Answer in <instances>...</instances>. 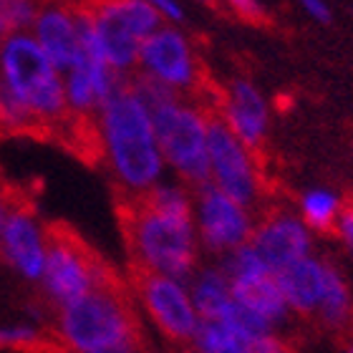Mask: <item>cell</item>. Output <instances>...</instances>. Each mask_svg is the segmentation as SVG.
<instances>
[{"label": "cell", "mask_w": 353, "mask_h": 353, "mask_svg": "<svg viewBox=\"0 0 353 353\" xmlns=\"http://www.w3.org/2000/svg\"><path fill=\"white\" fill-rule=\"evenodd\" d=\"M194 205H192V217H194V230L202 248L210 252L228 255L240 245H245L252 235V214L248 207L222 194L214 184H202L194 190Z\"/></svg>", "instance_id": "cell-9"}, {"label": "cell", "mask_w": 353, "mask_h": 353, "mask_svg": "<svg viewBox=\"0 0 353 353\" xmlns=\"http://www.w3.org/2000/svg\"><path fill=\"white\" fill-rule=\"evenodd\" d=\"M33 38L63 76L79 56V18L66 3H43L33 23Z\"/></svg>", "instance_id": "cell-14"}, {"label": "cell", "mask_w": 353, "mask_h": 353, "mask_svg": "<svg viewBox=\"0 0 353 353\" xmlns=\"http://www.w3.org/2000/svg\"><path fill=\"white\" fill-rule=\"evenodd\" d=\"M41 343V331L33 325L0 328V348H30Z\"/></svg>", "instance_id": "cell-24"}, {"label": "cell", "mask_w": 353, "mask_h": 353, "mask_svg": "<svg viewBox=\"0 0 353 353\" xmlns=\"http://www.w3.org/2000/svg\"><path fill=\"white\" fill-rule=\"evenodd\" d=\"M111 275L76 237L53 232L46 237V265L41 283L46 295L59 308L91 293L96 285L109 283Z\"/></svg>", "instance_id": "cell-7"}, {"label": "cell", "mask_w": 353, "mask_h": 353, "mask_svg": "<svg viewBox=\"0 0 353 353\" xmlns=\"http://www.w3.org/2000/svg\"><path fill=\"white\" fill-rule=\"evenodd\" d=\"M0 250L23 278L41 280L46 265V235L26 210H10L0 235Z\"/></svg>", "instance_id": "cell-15"}, {"label": "cell", "mask_w": 353, "mask_h": 353, "mask_svg": "<svg viewBox=\"0 0 353 353\" xmlns=\"http://www.w3.org/2000/svg\"><path fill=\"white\" fill-rule=\"evenodd\" d=\"M202 3H210V0H202Z\"/></svg>", "instance_id": "cell-34"}, {"label": "cell", "mask_w": 353, "mask_h": 353, "mask_svg": "<svg viewBox=\"0 0 353 353\" xmlns=\"http://www.w3.org/2000/svg\"><path fill=\"white\" fill-rule=\"evenodd\" d=\"M248 351L250 353H290L285 343H283L278 336H272V333L250 341V343H248Z\"/></svg>", "instance_id": "cell-28"}, {"label": "cell", "mask_w": 353, "mask_h": 353, "mask_svg": "<svg viewBox=\"0 0 353 353\" xmlns=\"http://www.w3.org/2000/svg\"><path fill=\"white\" fill-rule=\"evenodd\" d=\"M0 79L28 106L38 126L61 124L68 117L63 76L30 33L3 38Z\"/></svg>", "instance_id": "cell-4"}, {"label": "cell", "mask_w": 353, "mask_h": 353, "mask_svg": "<svg viewBox=\"0 0 353 353\" xmlns=\"http://www.w3.org/2000/svg\"><path fill=\"white\" fill-rule=\"evenodd\" d=\"M157 144L164 164L194 190L210 182L207 159V117L205 111L179 96L152 111Z\"/></svg>", "instance_id": "cell-5"}, {"label": "cell", "mask_w": 353, "mask_h": 353, "mask_svg": "<svg viewBox=\"0 0 353 353\" xmlns=\"http://www.w3.org/2000/svg\"><path fill=\"white\" fill-rule=\"evenodd\" d=\"M141 74L164 83L167 88L184 94L199 83V63L182 30L162 26L141 43L139 63Z\"/></svg>", "instance_id": "cell-11"}, {"label": "cell", "mask_w": 353, "mask_h": 353, "mask_svg": "<svg viewBox=\"0 0 353 353\" xmlns=\"http://www.w3.org/2000/svg\"><path fill=\"white\" fill-rule=\"evenodd\" d=\"M99 141L111 174L129 194L141 197L162 182L164 159L157 144L152 111L144 106L129 81L99 106Z\"/></svg>", "instance_id": "cell-1"}, {"label": "cell", "mask_w": 353, "mask_h": 353, "mask_svg": "<svg viewBox=\"0 0 353 353\" xmlns=\"http://www.w3.org/2000/svg\"><path fill=\"white\" fill-rule=\"evenodd\" d=\"M192 348L199 353H250L248 351V341L235 336L228 325L217 323V321H202L199 323Z\"/></svg>", "instance_id": "cell-21"}, {"label": "cell", "mask_w": 353, "mask_h": 353, "mask_svg": "<svg viewBox=\"0 0 353 353\" xmlns=\"http://www.w3.org/2000/svg\"><path fill=\"white\" fill-rule=\"evenodd\" d=\"M179 353H199V351H194V348H184V351H179Z\"/></svg>", "instance_id": "cell-32"}, {"label": "cell", "mask_w": 353, "mask_h": 353, "mask_svg": "<svg viewBox=\"0 0 353 353\" xmlns=\"http://www.w3.org/2000/svg\"><path fill=\"white\" fill-rule=\"evenodd\" d=\"M321 321L331 328H343L351 321L353 313V301L351 290H348L346 278L341 275L336 265L325 263V283H323V295H321V305L316 310Z\"/></svg>", "instance_id": "cell-19"}, {"label": "cell", "mask_w": 353, "mask_h": 353, "mask_svg": "<svg viewBox=\"0 0 353 353\" xmlns=\"http://www.w3.org/2000/svg\"><path fill=\"white\" fill-rule=\"evenodd\" d=\"M303 10L318 23H331V8L325 6V0H301Z\"/></svg>", "instance_id": "cell-29"}, {"label": "cell", "mask_w": 353, "mask_h": 353, "mask_svg": "<svg viewBox=\"0 0 353 353\" xmlns=\"http://www.w3.org/2000/svg\"><path fill=\"white\" fill-rule=\"evenodd\" d=\"M96 353H137V348H109V351H96Z\"/></svg>", "instance_id": "cell-31"}, {"label": "cell", "mask_w": 353, "mask_h": 353, "mask_svg": "<svg viewBox=\"0 0 353 353\" xmlns=\"http://www.w3.org/2000/svg\"><path fill=\"white\" fill-rule=\"evenodd\" d=\"M220 119L245 147L255 152L265 141L268 124H270V111H268V103L258 88L245 79H235L222 99Z\"/></svg>", "instance_id": "cell-13"}, {"label": "cell", "mask_w": 353, "mask_h": 353, "mask_svg": "<svg viewBox=\"0 0 353 353\" xmlns=\"http://www.w3.org/2000/svg\"><path fill=\"white\" fill-rule=\"evenodd\" d=\"M228 6L240 18H245V21H252V23L265 21V8L260 6V0H228Z\"/></svg>", "instance_id": "cell-26"}, {"label": "cell", "mask_w": 353, "mask_h": 353, "mask_svg": "<svg viewBox=\"0 0 353 353\" xmlns=\"http://www.w3.org/2000/svg\"><path fill=\"white\" fill-rule=\"evenodd\" d=\"M129 243L139 270L167 275L190 285L199 243L192 214L159 212L137 197L129 214Z\"/></svg>", "instance_id": "cell-3"}, {"label": "cell", "mask_w": 353, "mask_h": 353, "mask_svg": "<svg viewBox=\"0 0 353 353\" xmlns=\"http://www.w3.org/2000/svg\"><path fill=\"white\" fill-rule=\"evenodd\" d=\"M41 6V0H0V38L28 33Z\"/></svg>", "instance_id": "cell-22"}, {"label": "cell", "mask_w": 353, "mask_h": 353, "mask_svg": "<svg viewBox=\"0 0 353 353\" xmlns=\"http://www.w3.org/2000/svg\"><path fill=\"white\" fill-rule=\"evenodd\" d=\"M0 129H8V132H33V129H38L36 117L6 86L3 79H0Z\"/></svg>", "instance_id": "cell-23"}, {"label": "cell", "mask_w": 353, "mask_h": 353, "mask_svg": "<svg viewBox=\"0 0 353 353\" xmlns=\"http://www.w3.org/2000/svg\"><path fill=\"white\" fill-rule=\"evenodd\" d=\"M207 159L210 184L248 210L258 202L260 174L252 152L230 132L220 117H210L207 121Z\"/></svg>", "instance_id": "cell-8"}, {"label": "cell", "mask_w": 353, "mask_h": 353, "mask_svg": "<svg viewBox=\"0 0 353 353\" xmlns=\"http://www.w3.org/2000/svg\"><path fill=\"white\" fill-rule=\"evenodd\" d=\"M88 15L103 59L119 76L137 68L141 43L162 28V15L144 0H99Z\"/></svg>", "instance_id": "cell-6"}, {"label": "cell", "mask_w": 353, "mask_h": 353, "mask_svg": "<svg viewBox=\"0 0 353 353\" xmlns=\"http://www.w3.org/2000/svg\"><path fill=\"white\" fill-rule=\"evenodd\" d=\"M275 280H278V288L285 298L288 308L303 313V316H310L321 305L325 283V260L308 255V258L288 265L285 270H280Z\"/></svg>", "instance_id": "cell-16"}, {"label": "cell", "mask_w": 353, "mask_h": 353, "mask_svg": "<svg viewBox=\"0 0 353 353\" xmlns=\"http://www.w3.org/2000/svg\"><path fill=\"white\" fill-rule=\"evenodd\" d=\"M154 8L157 13L162 15V21L182 23L184 21V8L179 6V0H144Z\"/></svg>", "instance_id": "cell-27"}, {"label": "cell", "mask_w": 353, "mask_h": 353, "mask_svg": "<svg viewBox=\"0 0 353 353\" xmlns=\"http://www.w3.org/2000/svg\"><path fill=\"white\" fill-rule=\"evenodd\" d=\"M8 205H6V199H3V194H0V235H3V225H6V217H8Z\"/></svg>", "instance_id": "cell-30"}, {"label": "cell", "mask_w": 353, "mask_h": 353, "mask_svg": "<svg viewBox=\"0 0 353 353\" xmlns=\"http://www.w3.org/2000/svg\"><path fill=\"white\" fill-rule=\"evenodd\" d=\"M248 243L258 252L260 260L268 265L272 275L285 270L288 265L310 255V230L303 225L301 217L290 212H272L260 225L252 228Z\"/></svg>", "instance_id": "cell-12"}, {"label": "cell", "mask_w": 353, "mask_h": 353, "mask_svg": "<svg viewBox=\"0 0 353 353\" xmlns=\"http://www.w3.org/2000/svg\"><path fill=\"white\" fill-rule=\"evenodd\" d=\"M230 293H232V301L240 303L243 308L252 310L263 321H268L272 328L278 323H285L288 313H290L272 272H265V275L248 280H232L230 283Z\"/></svg>", "instance_id": "cell-17"}, {"label": "cell", "mask_w": 353, "mask_h": 353, "mask_svg": "<svg viewBox=\"0 0 353 353\" xmlns=\"http://www.w3.org/2000/svg\"><path fill=\"white\" fill-rule=\"evenodd\" d=\"M137 293L149 318L167 339L182 346L194 341L202 318L197 316L194 303L190 298V288L184 283L167 278V275L139 270Z\"/></svg>", "instance_id": "cell-10"}, {"label": "cell", "mask_w": 353, "mask_h": 353, "mask_svg": "<svg viewBox=\"0 0 353 353\" xmlns=\"http://www.w3.org/2000/svg\"><path fill=\"white\" fill-rule=\"evenodd\" d=\"M190 298L194 303V310L202 321H217L222 310L232 301L230 280L222 272V268H205L192 275L190 280Z\"/></svg>", "instance_id": "cell-18"}, {"label": "cell", "mask_w": 353, "mask_h": 353, "mask_svg": "<svg viewBox=\"0 0 353 353\" xmlns=\"http://www.w3.org/2000/svg\"><path fill=\"white\" fill-rule=\"evenodd\" d=\"M341 207H343V199L336 192L325 190V187H316V190H308L301 197V220L308 230L328 232V230L336 228Z\"/></svg>", "instance_id": "cell-20"}, {"label": "cell", "mask_w": 353, "mask_h": 353, "mask_svg": "<svg viewBox=\"0 0 353 353\" xmlns=\"http://www.w3.org/2000/svg\"><path fill=\"white\" fill-rule=\"evenodd\" d=\"M336 232H339V240L353 258V199L348 205L341 207V214L339 220H336Z\"/></svg>", "instance_id": "cell-25"}, {"label": "cell", "mask_w": 353, "mask_h": 353, "mask_svg": "<svg viewBox=\"0 0 353 353\" xmlns=\"http://www.w3.org/2000/svg\"><path fill=\"white\" fill-rule=\"evenodd\" d=\"M137 316L114 280L59 308V339L74 353L137 348Z\"/></svg>", "instance_id": "cell-2"}, {"label": "cell", "mask_w": 353, "mask_h": 353, "mask_svg": "<svg viewBox=\"0 0 353 353\" xmlns=\"http://www.w3.org/2000/svg\"><path fill=\"white\" fill-rule=\"evenodd\" d=\"M348 353H353V346H351V348H348Z\"/></svg>", "instance_id": "cell-33"}]
</instances>
